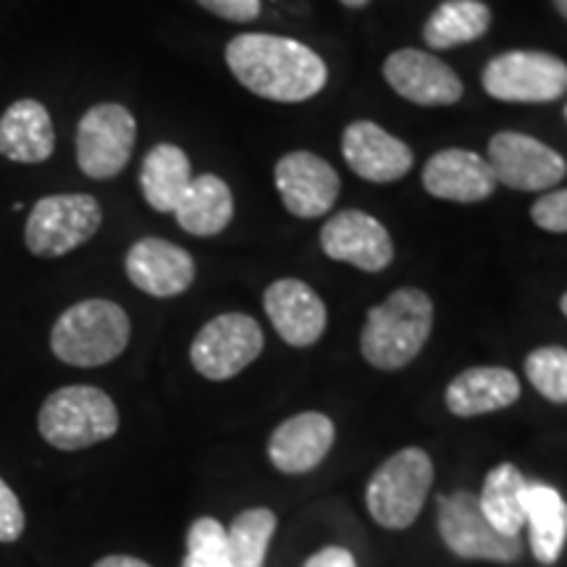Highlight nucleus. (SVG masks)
Returning <instances> with one entry per match:
<instances>
[{
    "label": "nucleus",
    "mask_w": 567,
    "mask_h": 567,
    "mask_svg": "<svg viewBox=\"0 0 567 567\" xmlns=\"http://www.w3.org/2000/svg\"><path fill=\"white\" fill-rule=\"evenodd\" d=\"M528 544L536 563L555 565L567 544V502L555 486L528 484L526 488Z\"/></svg>",
    "instance_id": "23"
},
{
    "label": "nucleus",
    "mask_w": 567,
    "mask_h": 567,
    "mask_svg": "<svg viewBox=\"0 0 567 567\" xmlns=\"http://www.w3.org/2000/svg\"><path fill=\"white\" fill-rule=\"evenodd\" d=\"M318 243L326 258L360 268L365 274H379L392 266V234L371 213L350 208L339 210L323 224Z\"/></svg>",
    "instance_id": "12"
},
{
    "label": "nucleus",
    "mask_w": 567,
    "mask_h": 567,
    "mask_svg": "<svg viewBox=\"0 0 567 567\" xmlns=\"http://www.w3.org/2000/svg\"><path fill=\"white\" fill-rule=\"evenodd\" d=\"M176 224L193 237H216L234 218V195L221 176H193L182 200L174 208Z\"/></svg>",
    "instance_id": "22"
},
{
    "label": "nucleus",
    "mask_w": 567,
    "mask_h": 567,
    "mask_svg": "<svg viewBox=\"0 0 567 567\" xmlns=\"http://www.w3.org/2000/svg\"><path fill=\"white\" fill-rule=\"evenodd\" d=\"M276 526H279V520H276L274 509L268 507L243 509L234 517L231 526L226 528L231 567H264Z\"/></svg>",
    "instance_id": "27"
},
{
    "label": "nucleus",
    "mask_w": 567,
    "mask_h": 567,
    "mask_svg": "<svg viewBox=\"0 0 567 567\" xmlns=\"http://www.w3.org/2000/svg\"><path fill=\"white\" fill-rule=\"evenodd\" d=\"M339 3L347 6V9H365V6L371 3V0H339Z\"/></svg>",
    "instance_id": "35"
},
{
    "label": "nucleus",
    "mask_w": 567,
    "mask_h": 567,
    "mask_svg": "<svg viewBox=\"0 0 567 567\" xmlns=\"http://www.w3.org/2000/svg\"><path fill=\"white\" fill-rule=\"evenodd\" d=\"M559 310H563V316L567 318V292L559 297Z\"/></svg>",
    "instance_id": "37"
},
{
    "label": "nucleus",
    "mask_w": 567,
    "mask_h": 567,
    "mask_svg": "<svg viewBox=\"0 0 567 567\" xmlns=\"http://www.w3.org/2000/svg\"><path fill=\"white\" fill-rule=\"evenodd\" d=\"M274 184L284 208L297 218L326 216L342 193L337 168L310 151L281 155L274 166Z\"/></svg>",
    "instance_id": "13"
},
{
    "label": "nucleus",
    "mask_w": 567,
    "mask_h": 567,
    "mask_svg": "<svg viewBox=\"0 0 567 567\" xmlns=\"http://www.w3.org/2000/svg\"><path fill=\"white\" fill-rule=\"evenodd\" d=\"M132 339V321L122 305L82 300L63 310L51 331V350L61 363L97 368L116 360Z\"/></svg>",
    "instance_id": "3"
},
{
    "label": "nucleus",
    "mask_w": 567,
    "mask_h": 567,
    "mask_svg": "<svg viewBox=\"0 0 567 567\" xmlns=\"http://www.w3.org/2000/svg\"><path fill=\"white\" fill-rule=\"evenodd\" d=\"M492 27V9L484 0H444L425 19L423 40L431 51H452L484 38Z\"/></svg>",
    "instance_id": "25"
},
{
    "label": "nucleus",
    "mask_w": 567,
    "mask_h": 567,
    "mask_svg": "<svg viewBox=\"0 0 567 567\" xmlns=\"http://www.w3.org/2000/svg\"><path fill=\"white\" fill-rule=\"evenodd\" d=\"M484 158L496 184L517 193H549L567 174V163L555 147L523 132H496Z\"/></svg>",
    "instance_id": "11"
},
{
    "label": "nucleus",
    "mask_w": 567,
    "mask_h": 567,
    "mask_svg": "<svg viewBox=\"0 0 567 567\" xmlns=\"http://www.w3.org/2000/svg\"><path fill=\"white\" fill-rule=\"evenodd\" d=\"M92 567H153V565H147L145 559H137L130 555H109V557L97 559Z\"/></svg>",
    "instance_id": "34"
},
{
    "label": "nucleus",
    "mask_w": 567,
    "mask_h": 567,
    "mask_svg": "<svg viewBox=\"0 0 567 567\" xmlns=\"http://www.w3.org/2000/svg\"><path fill=\"white\" fill-rule=\"evenodd\" d=\"M342 155L352 174L371 184H394L410 174L415 155L405 140L394 137L384 126L368 118L347 124L342 132Z\"/></svg>",
    "instance_id": "15"
},
{
    "label": "nucleus",
    "mask_w": 567,
    "mask_h": 567,
    "mask_svg": "<svg viewBox=\"0 0 567 567\" xmlns=\"http://www.w3.org/2000/svg\"><path fill=\"white\" fill-rule=\"evenodd\" d=\"M182 567H231L229 536L216 517H197L189 526Z\"/></svg>",
    "instance_id": "29"
},
{
    "label": "nucleus",
    "mask_w": 567,
    "mask_h": 567,
    "mask_svg": "<svg viewBox=\"0 0 567 567\" xmlns=\"http://www.w3.org/2000/svg\"><path fill=\"white\" fill-rule=\"evenodd\" d=\"M520 379L499 365H476L457 373L444 392V405L457 417L499 413L520 400Z\"/></svg>",
    "instance_id": "20"
},
{
    "label": "nucleus",
    "mask_w": 567,
    "mask_h": 567,
    "mask_svg": "<svg viewBox=\"0 0 567 567\" xmlns=\"http://www.w3.org/2000/svg\"><path fill=\"white\" fill-rule=\"evenodd\" d=\"M24 509H21L19 496L13 494V488L0 478V542L13 544L19 542L24 534Z\"/></svg>",
    "instance_id": "31"
},
{
    "label": "nucleus",
    "mask_w": 567,
    "mask_h": 567,
    "mask_svg": "<svg viewBox=\"0 0 567 567\" xmlns=\"http://www.w3.org/2000/svg\"><path fill=\"white\" fill-rule=\"evenodd\" d=\"M266 337L247 313H221L197 331L189 347V363L203 379L229 381L260 358Z\"/></svg>",
    "instance_id": "10"
},
{
    "label": "nucleus",
    "mask_w": 567,
    "mask_h": 567,
    "mask_svg": "<svg viewBox=\"0 0 567 567\" xmlns=\"http://www.w3.org/2000/svg\"><path fill=\"white\" fill-rule=\"evenodd\" d=\"M189 182H193V163L179 145L161 142L147 151L140 168V189L153 210L174 213Z\"/></svg>",
    "instance_id": "24"
},
{
    "label": "nucleus",
    "mask_w": 567,
    "mask_h": 567,
    "mask_svg": "<svg viewBox=\"0 0 567 567\" xmlns=\"http://www.w3.org/2000/svg\"><path fill=\"white\" fill-rule=\"evenodd\" d=\"M530 221L542 231L567 234V189H549L530 205Z\"/></svg>",
    "instance_id": "30"
},
{
    "label": "nucleus",
    "mask_w": 567,
    "mask_h": 567,
    "mask_svg": "<svg viewBox=\"0 0 567 567\" xmlns=\"http://www.w3.org/2000/svg\"><path fill=\"white\" fill-rule=\"evenodd\" d=\"M334 439L337 429L329 415L316 410L297 413L274 429L268 439V460L279 473L302 476L323 463L334 446Z\"/></svg>",
    "instance_id": "18"
},
{
    "label": "nucleus",
    "mask_w": 567,
    "mask_h": 567,
    "mask_svg": "<svg viewBox=\"0 0 567 567\" xmlns=\"http://www.w3.org/2000/svg\"><path fill=\"white\" fill-rule=\"evenodd\" d=\"M530 481L513 463L492 467L478 494L481 513L505 536H517L526 528V488Z\"/></svg>",
    "instance_id": "26"
},
{
    "label": "nucleus",
    "mask_w": 567,
    "mask_h": 567,
    "mask_svg": "<svg viewBox=\"0 0 567 567\" xmlns=\"http://www.w3.org/2000/svg\"><path fill=\"white\" fill-rule=\"evenodd\" d=\"M137 122L122 103H97L76 124V166L90 179H113L130 166Z\"/></svg>",
    "instance_id": "9"
},
{
    "label": "nucleus",
    "mask_w": 567,
    "mask_h": 567,
    "mask_svg": "<svg viewBox=\"0 0 567 567\" xmlns=\"http://www.w3.org/2000/svg\"><path fill=\"white\" fill-rule=\"evenodd\" d=\"M124 271L140 292L168 300L195 284V258L184 247L161 237L137 239L124 258Z\"/></svg>",
    "instance_id": "16"
},
{
    "label": "nucleus",
    "mask_w": 567,
    "mask_h": 567,
    "mask_svg": "<svg viewBox=\"0 0 567 567\" xmlns=\"http://www.w3.org/2000/svg\"><path fill=\"white\" fill-rule=\"evenodd\" d=\"M38 429L61 452H80L116 436L118 408L97 386H63L42 402Z\"/></svg>",
    "instance_id": "4"
},
{
    "label": "nucleus",
    "mask_w": 567,
    "mask_h": 567,
    "mask_svg": "<svg viewBox=\"0 0 567 567\" xmlns=\"http://www.w3.org/2000/svg\"><path fill=\"white\" fill-rule=\"evenodd\" d=\"M526 375L530 386L544 400L567 405V350L559 344L538 347L526 358Z\"/></svg>",
    "instance_id": "28"
},
{
    "label": "nucleus",
    "mask_w": 567,
    "mask_h": 567,
    "mask_svg": "<svg viewBox=\"0 0 567 567\" xmlns=\"http://www.w3.org/2000/svg\"><path fill=\"white\" fill-rule=\"evenodd\" d=\"M381 71H384L389 87L408 103L423 105V109H444V105H457L463 101L465 87L457 71L417 48H402V51L389 53Z\"/></svg>",
    "instance_id": "14"
},
{
    "label": "nucleus",
    "mask_w": 567,
    "mask_h": 567,
    "mask_svg": "<svg viewBox=\"0 0 567 567\" xmlns=\"http://www.w3.org/2000/svg\"><path fill=\"white\" fill-rule=\"evenodd\" d=\"M481 87L502 103H555L567 92V63L544 51H507L486 63Z\"/></svg>",
    "instance_id": "7"
},
{
    "label": "nucleus",
    "mask_w": 567,
    "mask_h": 567,
    "mask_svg": "<svg viewBox=\"0 0 567 567\" xmlns=\"http://www.w3.org/2000/svg\"><path fill=\"white\" fill-rule=\"evenodd\" d=\"M302 567H358V559L344 547H323L305 559Z\"/></svg>",
    "instance_id": "33"
},
{
    "label": "nucleus",
    "mask_w": 567,
    "mask_h": 567,
    "mask_svg": "<svg viewBox=\"0 0 567 567\" xmlns=\"http://www.w3.org/2000/svg\"><path fill=\"white\" fill-rule=\"evenodd\" d=\"M55 153L53 118L34 97H19L0 116V155L13 163H45Z\"/></svg>",
    "instance_id": "21"
},
{
    "label": "nucleus",
    "mask_w": 567,
    "mask_h": 567,
    "mask_svg": "<svg viewBox=\"0 0 567 567\" xmlns=\"http://www.w3.org/2000/svg\"><path fill=\"white\" fill-rule=\"evenodd\" d=\"M224 59L245 90L274 103H305L329 82V66L321 55L284 34H237L226 45Z\"/></svg>",
    "instance_id": "1"
},
{
    "label": "nucleus",
    "mask_w": 567,
    "mask_h": 567,
    "mask_svg": "<svg viewBox=\"0 0 567 567\" xmlns=\"http://www.w3.org/2000/svg\"><path fill=\"white\" fill-rule=\"evenodd\" d=\"M551 3H555V9H557L559 17L567 21V0H551Z\"/></svg>",
    "instance_id": "36"
},
{
    "label": "nucleus",
    "mask_w": 567,
    "mask_h": 567,
    "mask_svg": "<svg viewBox=\"0 0 567 567\" xmlns=\"http://www.w3.org/2000/svg\"><path fill=\"white\" fill-rule=\"evenodd\" d=\"M103 226V208L92 195H48L34 203L24 226L27 250L38 258H63L90 243Z\"/></svg>",
    "instance_id": "6"
},
{
    "label": "nucleus",
    "mask_w": 567,
    "mask_h": 567,
    "mask_svg": "<svg viewBox=\"0 0 567 567\" xmlns=\"http://www.w3.org/2000/svg\"><path fill=\"white\" fill-rule=\"evenodd\" d=\"M434 484V460L421 446H405L384 460L368 481L365 507L381 528L413 526Z\"/></svg>",
    "instance_id": "5"
},
{
    "label": "nucleus",
    "mask_w": 567,
    "mask_h": 567,
    "mask_svg": "<svg viewBox=\"0 0 567 567\" xmlns=\"http://www.w3.org/2000/svg\"><path fill=\"white\" fill-rule=\"evenodd\" d=\"M423 189L446 203L473 205L494 195L496 179L484 155L465 147H444L423 166Z\"/></svg>",
    "instance_id": "19"
},
{
    "label": "nucleus",
    "mask_w": 567,
    "mask_h": 567,
    "mask_svg": "<svg viewBox=\"0 0 567 567\" xmlns=\"http://www.w3.org/2000/svg\"><path fill=\"white\" fill-rule=\"evenodd\" d=\"M268 321L289 347H310L323 337L329 313L321 295L300 279H279L268 284L264 295Z\"/></svg>",
    "instance_id": "17"
},
{
    "label": "nucleus",
    "mask_w": 567,
    "mask_h": 567,
    "mask_svg": "<svg viewBox=\"0 0 567 567\" xmlns=\"http://www.w3.org/2000/svg\"><path fill=\"white\" fill-rule=\"evenodd\" d=\"M213 17H221L234 24H247L260 17V0H197Z\"/></svg>",
    "instance_id": "32"
},
{
    "label": "nucleus",
    "mask_w": 567,
    "mask_h": 567,
    "mask_svg": "<svg viewBox=\"0 0 567 567\" xmlns=\"http://www.w3.org/2000/svg\"><path fill=\"white\" fill-rule=\"evenodd\" d=\"M436 526L444 547L463 559L484 563H517L523 557V542L517 536L499 534L481 513L478 494L452 492L439 496Z\"/></svg>",
    "instance_id": "8"
},
{
    "label": "nucleus",
    "mask_w": 567,
    "mask_h": 567,
    "mask_svg": "<svg viewBox=\"0 0 567 567\" xmlns=\"http://www.w3.org/2000/svg\"><path fill=\"white\" fill-rule=\"evenodd\" d=\"M434 329V302L417 287H402L368 310L360 329V352L379 371L413 363Z\"/></svg>",
    "instance_id": "2"
}]
</instances>
